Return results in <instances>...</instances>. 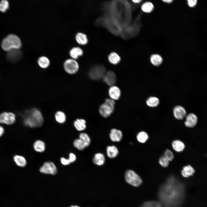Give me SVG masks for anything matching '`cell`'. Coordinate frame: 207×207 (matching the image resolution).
I'll return each mask as SVG.
<instances>
[{
  "mask_svg": "<svg viewBox=\"0 0 207 207\" xmlns=\"http://www.w3.org/2000/svg\"><path fill=\"white\" fill-rule=\"evenodd\" d=\"M182 185L175 177H170L160 188L158 193L160 202L164 207H177L183 198Z\"/></svg>",
  "mask_w": 207,
  "mask_h": 207,
  "instance_id": "cell-1",
  "label": "cell"
},
{
  "mask_svg": "<svg viewBox=\"0 0 207 207\" xmlns=\"http://www.w3.org/2000/svg\"><path fill=\"white\" fill-rule=\"evenodd\" d=\"M43 118L40 111L36 108L28 110L26 112L24 123L25 125L31 127L41 126Z\"/></svg>",
  "mask_w": 207,
  "mask_h": 207,
  "instance_id": "cell-2",
  "label": "cell"
},
{
  "mask_svg": "<svg viewBox=\"0 0 207 207\" xmlns=\"http://www.w3.org/2000/svg\"><path fill=\"white\" fill-rule=\"evenodd\" d=\"M21 46L20 38L13 34H9L5 37L1 43L2 48L7 52L13 49H20Z\"/></svg>",
  "mask_w": 207,
  "mask_h": 207,
  "instance_id": "cell-3",
  "label": "cell"
},
{
  "mask_svg": "<svg viewBox=\"0 0 207 207\" xmlns=\"http://www.w3.org/2000/svg\"><path fill=\"white\" fill-rule=\"evenodd\" d=\"M115 103V100L111 98L106 99L105 102L99 107V111L101 115L104 118L109 116L114 110Z\"/></svg>",
  "mask_w": 207,
  "mask_h": 207,
  "instance_id": "cell-4",
  "label": "cell"
},
{
  "mask_svg": "<svg viewBox=\"0 0 207 207\" xmlns=\"http://www.w3.org/2000/svg\"><path fill=\"white\" fill-rule=\"evenodd\" d=\"M124 177L126 181L133 186L138 187L142 183V179L139 176L131 170H128L126 171Z\"/></svg>",
  "mask_w": 207,
  "mask_h": 207,
  "instance_id": "cell-5",
  "label": "cell"
},
{
  "mask_svg": "<svg viewBox=\"0 0 207 207\" xmlns=\"http://www.w3.org/2000/svg\"><path fill=\"white\" fill-rule=\"evenodd\" d=\"M106 72V68L103 66L98 65L92 68L89 71V75L91 79L97 80L103 78Z\"/></svg>",
  "mask_w": 207,
  "mask_h": 207,
  "instance_id": "cell-6",
  "label": "cell"
},
{
  "mask_svg": "<svg viewBox=\"0 0 207 207\" xmlns=\"http://www.w3.org/2000/svg\"><path fill=\"white\" fill-rule=\"evenodd\" d=\"M64 68L65 71L69 74H74L78 70L79 65L77 62L73 59L66 60L64 63Z\"/></svg>",
  "mask_w": 207,
  "mask_h": 207,
  "instance_id": "cell-7",
  "label": "cell"
},
{
  "mask_svg": "<svg viewBox=\"0 0 207 207\" xmlns=\"http://www.w3.org/2000/svg\"><path fill=\"white\" fill-rule=\"evenodd\" d=\"M39 170L41 173L47 175H55L57 172L56 166L51 162H47L44 163Z\"/></svg>",
  "mask_w": 207,
  "mask_h": 207,
  "instance_id": "cell-8",
  "label": "cell"
},
{
  "mask_svg": "<svg viewBox=\"0 0 207 207\" xmlns=\"http://www.w3.org/2000/svg\"><path fill=\"white\" fill-rule=\"evenodd\" d=\"M16 121V115L12 112H4L0 114L1 124L11 125L13 124Z\"/></svg>",
  "mask_w": 207,
  "mask_h": 207,
  "instance_id": "cell-9",
  "label": "cell"
},
{
  "mask_svg": "<svg viewBox=\"0 0 207 207\" xmlns=\"http://www.w3.org/2000/svg\"><path fill=\"white\" fill-rule=\"evenodd\" d=\"M6 58L7 60L11 62L18 61L21 58L22 53L20 49H13L7 52Z\"/></svg>",
  "mask_w": 207,
  "mask_h": 207,
  "instance_id": "cell-10",
  "label": "cell"
},
{
  "mask_svg": "<svg viewBox=\"0 0 207 207\" xmlns=\"http://www.w3.org/2000/svg\"><path fill=\"white\" fill-rule=\"evenodd\" d=\"M102 78L105 83L111 86L115 83L116 78L114 72L110 70L106 72Z\"/></svg>",
  "mask_w": 207,
  "mask_h": 207,
  "instance_id": "cell-11",
  "label": "cell"
},
{
  "mask_svg": "<svg viewBox=\"0 0 207 207\" xmlns=\"http://www.w3.org/2000/svg\"><path fill=\"white\" fill-rule=\"evenodd\" d=\"M198 121L197 116L194 113H190L186 115L184 124L187 127L192 128L196 125Z\"/></svg>",
  "mask_w": 207,
  "mask_h": 207,
  "instance_id": "cell-12",
  "label": "cell"
},
{
  "mask_svg": "<svg viewBox=\"0 0 207 207\" xmlns=\"http://www.w3.org/2000/svg\"><path fill=\"white\" fill-rule=\"evenodd\" d=\"M173 114L177 119L182 120L185 117L186 112L183 107L180 106H177L173 108Z\"/></svg>",
  "mask_w": 207,
  "mask_h": 207,
  "instance_id": "cell-13",
  "label": "cell"
},
{
  "mask_svg": "<svg viewBox=\"0 0 207 207\" xmlns=\"http://www.w3.org/2000/svg\"><path fill=\"white\" fill-rule=\"evenodd\" d=\"M108 94L110 98L114 100H117L120 97L121 92L118 87L113 85L110 86L109 89Z\"/></svg>",
  "mask_w": 207,
  "mask_h": 207,
  "instance_id": "cell-14",
  "label": "cell"
},
{
  "mask_svg": "<svg viewBox=\"0 0 207 207\" xmlns=\"http://www.w3.org/2000/svg\"><path fill=\"white\" fill-rule=\"evenodd\" d=\"M110 139L113 142H119L122 138V133L121 131L115 129L111 130L110 134Z\"/></svg>",
  "mask_w": 207,
  "mask_h": 207,
  "instance_id": "cell-15",
  "label": "cell"
},
{
  "mask_svg": "<svg viewBox=\"0 0 207 207\" xmlns=\"http://www.w3.org/2000/svg\"><path fill=\"white\" fill-rule=\"evenodd\" d=\"M173 149L177 152H182L184 150L185 146L184 143L181 141L176 139L173 141L171 144Z\"/></svg>",
  "mask_w": 207,
  "mask_h": 207,
  "instance_id": "cell-16",
  "label": "cell"
},
{
  "mask_svg": "<svg viewBox=\"0 0 207 207\" xmlns=\"http://www.w3.org/2000/svg\"><path fill=\"white\" fill-rule=\"evenodd\" d=\"M83 50L79 47H76L72 48L70 51L69 54L74 59H76L83 55Z\"/></svg>",
  "mask_w": 207,
  "mask_h": 207,
  "instance_id": "cell-17",
  "label": "cell"
},
{
  "mask_svg": "<svg viewBox=\"0 0 207 207\" xmlns=\"http://www.w3.org/2000/svg\"><path fill=\"white\" fill-rule=\"evenodd\" d=\"M105 160V158L104 154L100 153L96 154L93 159L94 164L98 166L103 165L104 163Z\"/></svg>",
  "mask_w": 207,
  "mask_h": 207,
  "instance_id": "cell-18",
  "label": "cell"
},
{
  "mask_svg": "<svg viewBox=\"0 0 207 207\" xmlns=\"http://www.w3.org/2000/svg\"><path fill=\"white\" fill-rule=\"evenodd\" d=\"M118 148L115 145L109 146L107 147V155L110 158H115L118 154Z\"/></svg>",
  "mask_w": 207,
  "mask_h": 207,
  "instance_id": "cell-19",
  "label": "cell"
},
{
  "mask_svg": "<svg viewBox=\"0 0 207 207\" xmlns=\"http://www.w3.org/2000/svg\"><path fill=\"white\" fill-rule=\"evenodd\" d=\"M195 172L194 168L191 165H188L183 167L181 173L183 177L186 178L193 175Z\"/></svg>",
  "mask_w": 207,
  "mask_h": 207,
  "instance_id": "cell-20",
  "label": "cell"
},
{
  "mask_svg": "<svg viewBox=\"0 0 207 207\" xmlns=\"http://www.w3.org/2000/svg\"><path fill=\"white\" fill-rule=\"evenodd\" d=\"M86 122L83 119H76L74 122V125L76 129L79 131L85 130L86 128Z\"/></svg>",
  "mask_w": 207,
  "mask_h": 207,
  "instance_id": "cell-21",
  "label": "cell"
},
{
  "mask_svg": "<svg viewBox=\"0 0 207 207\" xmlns=\"http://www.w3.org/2000/svg\"><path fill=\"white\" fill-rule=\"evenodd\" d=\"M75 39L77 42L81 45H85L88 42V39L87 35L81 32H78L76 34Z\"/></svg>",
  "mask_w": 207,
  "mask_h": 207,
  "instance_id": "cell-22",
  "label": "cell"
},
{
  "mask_svg": "<svg viewBox=\"0 0 207 207\" xmlns=\"http://www.w3.org/2000/svg\"><path fill=\"white\" fill-rule=\"evenodd\" d=\"M33 148L34 150L37 152H43L45 150V144L41 140H37L34 143Z\"/></svg>",
  "mask_w": 207,
  "mask_h": 207,
  "instance_id": "cell-23",
  "label": "cell"
},
{
  "mask_svg": "<svg viewBox=\"0 0 207 207\" xmlns=\"http://www.w3.org/2000/svg\"><path fill=\"white\" fill-rule=\"evenodd\" d=\"M108 60L112 64L116 65L120 61L121 58L119 55L115 52L111 53L108 56Z\"/></svg>",
  "mask_w": 207,
  "mask_h": 207,
  "instance_id": "cell-24",
  "label": "cell"
},
{
  "mask_svg": "<svg viewBox=\"0 0 207 207\" xmlns=\"http://www.w3.org/2000/svg\"><path fill=\"white\" fill-rule=\"evenodd\" d=\"M38 63L40 67L43 68H47L50 64V62L49 58L45 56H41L38 59Z\"/></svg>",
  "mask_w": 207,
  "mask_h": 207,
  "instance_id": "cell-25",
  "label": "cell"
},
{
  "mask_svg": "<svg viewBox=\"0 0 207 207\" xmlns=\"http://www.w3.org/2000/svg\"><path fill=\"white\" fill-rule=\"evenodd\" d=\"M13 159L16 164L19 166L24 167L26 165V160L25 158L22 156L16 155L14 156Z\"/></svg>",
  "mask_w": 207,
  "mask_h": 207,
  "instance_id": "cell-26",
  "label": "cell"
},
{
  "mask_svg": "<svg viewBox=\"0 0 207 207\" xmlns=\"http://www.w3.org/2000/svg\"><path fill=\"white\" fill-rule=\"evenodd\" d=\"M150 60L152 64L155 66L160 65L163 61L162 57L160 55L157 54L152 55L150 57Z\"/></svg>",
  "mask_w": 207,
  "mask_h": 207,
  "instance_id": "cell-27",
  "label": "cell"
},
{
  "mask_svg": "<svg viewBox=\"0 0 207 207\" xmlns=\"http://www.w3.org/2000/svg\"><path fill=\"white\" fill-rule=\"evenodd\" d=\"M136 138L139 142L143 143L147 141L149 138V136L146 132L142 131L137 133Z\"/></svg>",
  "mask_w": 207,
  "mask_h": 207,
  "instance_id": "cell-28",
  "label": "cell"
},
{
  "mask_svg": "<svg viewBox=\"0 0 207 207\" xmlns=\"http://www.w3.org/2000/svg\"><path fill=\"white\" fill-rule=\"evenodd\" d=\"M147 105L150 107H155L159 104V99L155 97L151 96L149 97L146 101Z\"/></svg>",
  "mask_w": 207,
  "mask_h": 207,
  "instance_id": "cell-29",
  "label": "cell"
},
{
  "mask_svg": "<svg viewBox=\"0 0 207 207\" xmlns=\"http://www.w3.org/2000/svg\"><path fill=\"white\" fill-rule=\"evenodd\" d=\"M55 117L56 121L61 124L65 122L66 120L65 114L62 111H57L55 114Z\"/></svg>",
  "mask_w": 207,
  "mask_h": 207,
  "instance_id": "cell-30",
  "label": "cell"
},
{
  "mask_svg": "<svg viewBox=\"0 0 207 207\" xmlns=\"http://www.w3.org/2000/svg\"><path fill=\"white\" fill-rule=\"evenodd\" d=\"M140 207H162V206L159 202L151 201L144 202Z\"/></svg>",
  "mask_w": 207,
  "mask_h": 207,
  "instance_id": "cell-31",
  "label": "cell"
},
{
  "mask_svg": "<svg viewBox=\"0 0 207 207\" xmlns=\"http://www.w3.org/2000/svg\"><path fill=\"white\" fill-rule=\"evenodd\" d=\"M79 138L83 142L86 147L90 145L91 139L87 133H80L79 136Z\"/></svg>",
  "mask_w": 207,
  "mask_h": 207,
  "instance_id": "cell-32",
  "label": "cell"
},
{
  "mask_svg": "<svg viewBox=\"0 0 207 207\" xmlns=\"http://www.w3.org/2000/svg\"><path fill=\"white\" fill-rule=\"evenodd\" d=\"M142 10L147 13L151 12L154 9L153 4L150 2H146L143 3L141 6Z\"/></svg>",
  "mask_w": 207,
  "mask_h": 207,
  "instance_id": "cell-33",
  "label": "cell"
},
{
  "mask_svg": "<svg viewBox=\"0 0 207 207\" xmlns=\"http://www.w3.org/2000/svg\"><path fill=\"white\" fill-rule=\"evenodd\" d=\"M73 145L75 147L80 150H83L86 147L83 142L79 138L74 140Z\"/></svg>",
  "mask_w": 207,
  "mask_h": 207,
  "instance_id": "cell-34",
  "label": "cell"
},
{
  "mask_svg": "<svg viewBox=\"0 0 207 207\" xmlns=\"http://www.w3.org/2000/svg\"><path fill=\"white\" fill-rule=\"evenodd\" d=\"M163 155L170 162L172 161L174 158L173 153L171 150L168 149L165 150Z\"/></svg>",
  "mask_w": 207,
  "mask_h": 207,
  "instance_id": "cell-35",
  "label": "cell"
},
{
  "mask_svg": "<svg viewBox=\"0 0 207 207\" xmlns=\"http://www.w3.org/2000/svg\"><path fill=\"white\" fill-rule=\"evenodd\" d=\"M158 162L162 166L166 168L168 166L170 161L163 155L159 158Z\"/></svg>",
  "mask_w": 207,
  "mask_h": 207,
  "instance_id": "cell-36",
  "label": "cell"
},
{
  "mask_svg": "<svg viewBox=\"0 0 207 207\" xmlns=\"http://www.w3.org/2000/svg\"><path fill=\"white\" fill-rule=\"evenodd\" d=\"M9 3L7 0H2L0 2V11L5 12L8 9Z\"/></svg>",
  "mask_w": 207,
  "mask_h": 207,
  "instance_id": "cell-37",
  "label": "cell"
},
{
  "mask_svg": "<svg viewBox=\"0 0 207 207\" xmlns=\"http://www.w3.org/2000/svg\"><path fill=\"white\" fill-rule=\"evenodd\" d=\"M60 162L61 163L64 165H68L71 163L68 159H66L64 157H62L61 158Z\"/></svg>",
  "mask_w": 207,
  "mask_h": 207,
  "instance_id": "cell-38",
  "label": "cell"
},
{
  "mask_svg": "<svg viewBox=\"0 0 207 207\" xmlns=\"http://www.w3.org/2000/svg\"><path fill=\"white\" fill-rule=\"evenodd\" d=\"M197 3V0H188L187 3L189 6L191 7H195Z\"/></svg>",
  "mask_w": 207,
  "mask_h": 207,
  "instance_id": "cell-39",
  "label": "cell"
},
{
  "mask_svg": "<svg viewBox=\"0 0 207 207\" xmlns=\"http://www.w3.org/2000/svg\"><path fill=\"white\" fill-rule=\"evenodd\" d=\"M69 156L68 159L70 163H72L76 160V157L74 154L72 153H70L69 154Z\"/></svg>",
  "mask_w": 207,
  "mask_h": 207,
  "instance_id": "cell-40",
  "label": "cell"
},
{
  "mask_svg": "<svg viewBox=\"0 0 207 207\" xmlns=\"http://www.w3.org/2000/svg\"><path fill=\"white\" fill-rule=\"evenodd\" d=\"M4 132L5 130L4 128L0 125V137L3 135Z\"/></svg>",
  "mask_w": 207,
  "mask_h": 207,
  "instance_id": "cell-41",
  "label": "cell"
},
{
  "mask_svg": "<svg viewBox=\"0 0 207 207\" xmlns=\"http://www.w3.org/2000/svg\"><path fill=\"white\" fill-rule=\"evenodd\" d=\"M163 1L164 2L167 3H171L172 1V0H163Z\"/></svg>",
  "mask_w": 207,
  "mask_h": 207,
  "instance_id": "cell-42",
  "label": "cell"
},
{
  "mask_svg": "<svg viewBox=\"0 0 207 207\" xmlns=\"http://www.w3.org/2000/svg\"><path fill=\"white\" fill-rule=\"evenodd\" d=\"M142 1L141 0H132V1L134 3H140Z\"/></svg>",
  "mask_w": 207,
  "mask_h": 207,
  "instance_id": "cell-43",
  "label": "cell"
},
{
  "mask_svg": "<svg viewBox=\"0 0 207 207\" xmlns=\"http://www.w3.org/2000/svg\"><path fill=\"white\" fill-rule=\"evenodd\" d=\"M70 207H80L79 206L76 205H72Z\"/></svg>",
  "mask_w": 207,
  "mask_h": 207,
  "instance_id": "cell-44",
  "label": "cell"
}]
</instances>
